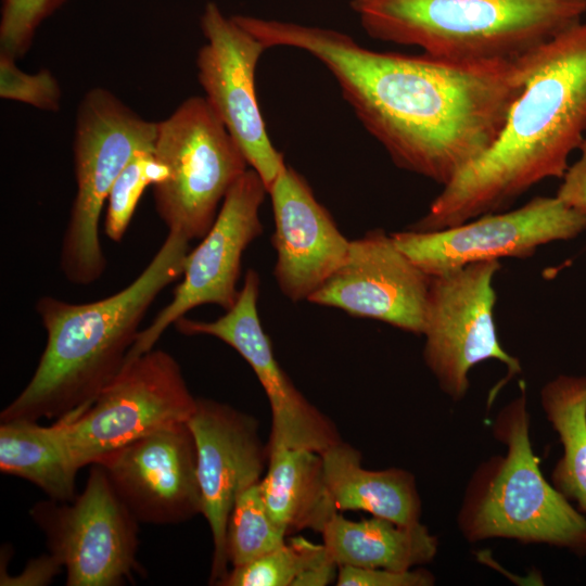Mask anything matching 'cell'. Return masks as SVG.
<instances>
[{"mask_svg": "<svg viewBox=\"0 0 586 586\" xmlns=\"http://www.w3.org/2000/svg\"><path fill=\"white\" fill-rule=\"evenodd\" d=\"M154 155L168 177L153 187L157 215L168 232L202 239L219 204L250 168L224 123L204 97H190L157 123Z\"/></svg>", "mask_w": 586, "mask_h": 586, "instance_id": "7", "label": "cell"}, {"mask_svg": "<svg viewBox=\"0 0 586 586\" xmlns=\"http://www.w3.org/2000/svg\"><path fill=\"white\" fill-rule=\"evenodd\" d=\"M286 534L272 520L262 495L259 482L235 499L226 533L228 563L249 564L283 545Z\"/></svg>", "mask_w": 586, "mask_h": 586, "instance_id": "24", "label": "cell"}, {"mask_svg": "<svg viewBox=\"0 0 586 586\" xmlns=\"http://www.w3.org/2000/svg\"><path fill=\"white\" fill-rule=\"evenodd\" d=\"M200 24L206 42L198 51L196 69L204 98L269 191L285 163L268 136L255 90L267 48L215 2L205 4Z\"/></svg>", "mask_w": 586, "mask_h": 586, "instance_id": "13", "label": "cell"}, {"mask_svg": "<svg viewBox=\"0 0 586 586\" xmlns=\"http://www.w3.org/2000/svg\"><path fill=\"white\" fill-rule=\"evenodd\" d=\"M188 425L193 434L203 511L212 533L209 584L220 585L228 574L227 524L238 496L258 483L267 468L265 445L256 418L209 398H198Z\"/></svg>", "mask_w": 586, "mask_h": 586, "instance_id": "15", "label": "cell"}, {"mask_svg": "<svg viewBox=\"0 0 586 586\" xmlns=\"http://www.w3.org/2000/svg\"><path fill=\"white\" fill-rule=\"evenodd\" d=\"M329 555L323 544L296 536L255 561L229 570L221 586H293L308 568Z\"/></svg>", "mask_w": 586, "mask_h": 586, "instance_id": "25", "label": "cell"}, {"mask_svg": "<svg viewBox=\"0 0 586 586\" xmlns=\"http://www.w3.org/2000/svg\"><path fill=\"white\" fill-rule=\"evenodd\" d=\"M540 403L563 448L551 484L586 514V375H558L542 388Z\"/></svg>", "mask_w": 586, "mask_h": 586, "instance_id": "23", "label": "cell"}, {"mask_svg": "<svg viewBox=\"0 0 586 586\" xmlns=\"http://www.w3.org/2000/svg\"><path fill=\"white\" fill-rule=\"evenodd\" d=\"M266 194L264 181L252 168L233 183L211 229L189 251L173 300L140 330L126 360L153 349L165 330L193 308L213 304L226 311L235 304L243 253L263 233L259 209Z\"/></svg>", "mask_w": 586, "mask_h": 586, "instance_id": "12", "label": "cell"}, {"mask_svg": "<svg viewBox=\"0 0 586 586\" xmlns=\"http://www.w3.org/2000/svg\"><path fill=\"white\" fill-rule=\"evenodd\" d=\"M260 279L249 269L235 304L213 321L179 318L184 335H209L235 349L251 366L271 409L269 445L322 453L342 441L335 424L293 384L276 359L258 314Z\"/></svg>", "mask_w": 586, "mask_h": 586, "instance_id": "14", "label": "cell"}, {"mask_svg": "<svg viewBox=\"0 0 586 586\" xmlns=\"http://www.w3.org/2000/svg\"><path fill=\"white\" fill-rule=\"evenodd\" d=\"M61 568L62 564L50 553L31 561L15 581L20 585H44L51 582Z\"/></svg>", "mask_w": 586, "mask_h": 586, "instance_id": "31", "label": "cell"}, {"mask_svg": "<svg viewBox=\"0 0 586 586\" xmlns=\"http://www.w3.org/2000/svg\"><path fill=\"white\" fill-rule=\"evenodd\" d=\"M29 514L65 568L67 586H117L137 571L139 522L101 466L91 464L75 499L39 501Z\"/></svg>", "mask_w": 586, "mask_h": 586, "instance_id": "10", "label": "cell"}, {"mask_svg": "<svg viewBox=\"0 0 586 586\" xmlns=\"http://www.w3.org/2000/svg\"><path fill=\"white\" fill-rule=\"evenodd\" d=\"M586 138V21L534 54L525 86L494 144L432 201L416 231L454 227L513 203L532 187L564 176Z\"/></svg>", "mask_w": 586, "mask_h": 586, "instance_id": "2", "label": "cell"}, {"mask_svg": "<svg viewBox=\"0 0 586 586\" xmlns=\"http://www.w3.org/2000/svg\"><path fill=\"white\" fill-rule=\"evenodd\" d=\"M499 269L498 260H486L431 277L422 355L442 392L455 402L467 395L469 372L482 361L496 359L508 370L491 391L488 407L522 371L519 359L502 348L497 335L493 280Z\"/></svg>", "mask_w": 586, "mask_h": 586, "instance_id": "9", "label": "cell"}, {"mask_svg": "<svg viewBox=\"0 0 586 586\" xmlns=\"http://www.w3.org/2000/svg\"><path fill=\"white\" fill-rule=\"evenodd\" d=\"M78 467L64 432L56 421L17 419L0 424V471L33 483L51 499L72 501Z\"/></svg>", "mask_w": 586, "mask_h": 586, "instance_id": "22", "label": "cell"}, {"mask_svg": "<svg viewBox=\"0 0 586 586\" xmlns=\"http://www.w3.org/2000/svg\"><path fill=\"white\" fill-rule=\"evenodd\" d=\"M66 0H2L0 14V51L14 59L29 50L42 22Z\"/></svg>", "mask_w": 586, "mask_h": 586, "instance_id": "27", "label": "cell"}, {"mask_svg": "<svg viewBox=\"0 0 586 586\" xmlns=\"http://www.w3.org/2000/svg\"><path fill=\"white\" fill-rule=\"evenodd\" d=\"M268 194L275 221L276 282L290 301H307L344 263L351 240L293 167L285 165Z\"/></svg>", "mask_w": 586, "mask_h": 586, "instance_id": "18", "label": "cell"}, {"mask_svg": "<svg viewBox=\"0 0 586 586\" xmlns=\"http://www.w3.org/2000/svg\"><path fill=\"white\" fill-rule=\"evenodd\" d=\"M156 132L157 123L142 118L110 90L93 88L81 99L73 141L77 190L60 254V269L71 283L89 285L103 275V206L129 161L154 151Z\"/></svg>", "mask_w": 586, "mask_h": 586, "instance_id": "6", "label": "cell"}, {"mask_svg": "<svg viewBox=\"0 0 586 586\" xmlns=\"http://www.w3.org/2000/svg\"><path fill=\"white\" fill-rule=\"evenodd\" d=\"M259 486L272 520L286 536L303 530L321 533L339 512L318 451L269 445L266 473Z\"/></svg>", "mask_w": 586, "mask_h": 586, "instance_id": "20", "label": "cell"}, {"mask_svg": "<svg viewBox=\"0 0 586 586\" xmlns=\"http://www.w3.org/2000/svg\"><path fill=\"white\" fill-rule=\"evenodd\" d=\"M94 463L139 523L178 524L203 511L196 446L187 422L138 438Z\"/></svg>", "mask_w": 586, "mask_h": 586, "instance_id": "17", "label": "cell"}, {"mask_svg": "<svg viewBox=\"0 0 586 586\" xmlns=\"http://www.w3.org/2000/svg\"><path fill=\"white\" fill-rule=\"evenodd\" d=\"M168 177L165 164L154 151L137 153L114 182L106 203L104 232L113 242H120L136 212L138 202L149 186H156Z\"/></svg>", "mask_w": 586, "mask_h": 586, "instance_id": "26", "label": "cell"}, {"mask_svg": "<svg viewBox=\"0 0 586 586\" xmlns=\"http://www.w3.org/2000/svg\"><path fill=\"white\" fill-rule=\"evenodd\" d=\"M578 151L579 157L569 166L556 195L565 204L586 211V138Z\"/></svg>", "mask_w": 586, "mask_h": 586, "instance_id": "30", "label": "cell"}, {"mask_svg": "<svg viewBox=\"0 0 586 586\" xmlns=\"http://www.w3.org/2000/svg\"><path fill=\"white\" fill-rule=\"evenodd\" d=\"M321 456L327 485L339 512L364 511L404 526L420 523L421 500L412 473L400 468L366 469L360 451L343 441Z\"/></svg>", "mask_w": 586, "mask_h": 586, "instance_id": "19", "label": "cell"}, {"mask_svg": "<svg viewBox=\"0 0 586 586\" xmlns=\"http://www.w3.org/2000/svg\"><path fill=\"white\" fill-rule=\"evenodd\" d=\"M196 403L178 361L151 349L126 360L88 408L56 422L81 469L138 438L188 422Z\"/></svg>", "mask_w": 586, "mask_h": 586, "instance_id": "8", "label": "cell"}, {"mask_svg": "<svg viewBox=\"0 0 586 586\" xmlns=\"http://www.w3.org/2000/svg\"><path fill=\"white\" fill-rule=\"evenodd\" d=\"M586 230V211L557 195L535 196L523 206L489 213L436 231L391 233L398 247L428 276L505 257L528 258L547 243L566 241Z\"/></svg>", "mask_w": 586, "mask_h": 586, "instance_id": "11", "label": "cell"}, {"mask_svg": "<svg viewBox=\"0 0 586 586\" xmlns=\"http://www.w3.org/2000/svg\"><path fill=\"white\" fill-rule=\"evenodd\" d=\"M321 535L339 566L407 571L432 561L438 548L436 536L421 522L404 526L374 515L354 521L336 512Z\"/></svg>", "mask_w": 586, "mask_h": 586, "instance_id": "21", "label": "cell"}, {"mask_svg": "<svg viewBox=\"0 0 586 586\" xmlns=\"http://www.w3.org/2000/svg\"><path fill=\"white\" fill-rule=\"evenodd\" d=\"M368 36L459 62H514L578 23L586 0H351Z\"/></svg>", "mask_w": 586, "mask_h": 586, "instance_id": "4", "label": "cell"}, {"mask_svg": "<svg viewBox=\"0 0 586 586\" xmlns=\"http://www.w3.org/2000/svg\"><path fill=\"white\" fill-rule=\"evenodd\" d=\"M16 59L0 51V97L55 112L61 104V87L49 69L35 74L21 71Z\"/></svg>", "mask_w": 586, "mask_h": 586, "instance_id": "28", "label": "cell"}, {"mask_svg": "<svg viewBox=\"0 0 586 586\" xmlns=\"http://www.w3.org/2000/svg\"><path fill=\"white\" fill-rule=\"evenodd\" d=\"M234 18L267 49H298L318 60L393 163L443 187L497 140L536 52L514 62H459L374 51L327 27Z\"/></svg>", "mask_w": 586, "mask_h": 586, "instance_id": "1", "label": "cell"}, {"mask_svg": "<svg viewBox=\"0 0 586 586\" xmlns=\"http://www.w3.org/2000/svg\"><path fill=\"white\" fill-rule=\"evenodd\" d=\"M520 386L492 423L506 454L474 470L458 511L459 531L471 543L506 538L586 555V517L544 477L532 448L525 385Z\"/></svg>", "mask_w": 586, "mask_h": 586, "instance_id": "5", "label": "cell"}, {"mask_svg": "<svg viewBox=\"0 0 586 586\" xmlns=\"http://www.w3.org/2000/svg\"><path fill=\"white\" fill-rule=\"evenodd\" d=\"M339 565L328 556L305 570L293 586H327L336 581Z\"/></svg>", "mask_w": 586, "mask_h": 586, "instance_id": "32", "label": "cell"}, {"mask_svg": "<svg viewBox=\"0 0 586 586\" xmlns=\"http://www.w3.org/2000/svg\"><path fill=\"white\" fill-rule=\"evenodd\" d=\"M335 582L337 586H432L435 577L425 569L392 571L340 565Z\"/></svg>", "mask_w": 586, "mask_h": 586, "instance_id": "29", "label": "cell"}, {"mask_svg": "<svg viewBox=\"0 0 586 586\" xmlns=\"http://www.w3.org/2000/svg\"><path fill=\"white\" fill-rule=\"evenodd\" d=\"M431 277L382 229L351 240L339 269L307 302L422 334Z\"/></svg>", "mask_w": 586, "mask_h": 586, "instance_id": "16", "label": "cell"}, {"mask_svg": "<svg viewBox=\"0 0 586 586\" xmlns=\"http://www.w3.org/2000/svg\"><path fill=\"white\" fill-rule=\"evenodd\" d=\"M190 241L168 232L141 273L104 298L69 303L41 296L36 313L47 342L27 385L1 411V422L73 417L123 368L139 326L158 294L182 276Z\"/></svg>", "mask_w": 586, "mask_h": 586, "instance_id": "3", "label": "cell"}]
</instances>
